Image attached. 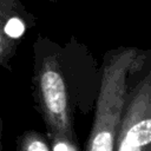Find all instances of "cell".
<instances>
[{"instance_id":"6da1fadb","label":"cell","mask_w":151,"mask_h":151,"mask_svg":"<svg viewBox=\"0 0 151 151\" xmlns=\"http://www.w3.org/2000/svg\"><path fill=\"white\" fill-rule=\"evenodd\" d=\"M88 48L74 37L60 45L39 34L33 42V97L47 129L48 139H64L78 146L74 107L76 80L98 76Z\"/></svg>"},{"instance_id":"7a4b0ae2","label":"cell","mask_w":151,"mask_h":151,"mask_svg":"<svg viewBox=\"0 0 151 151\" xmlns=\"http://www.w3.org/2000/svg\"><path fill=\"white\" fill-rule=\"evenodd\" d=\"M150 63V51L120 46L104 54L94 117L84 151H113L130 78Z\"/></svg>"},{"instance_id":"3957f363","label":"cell","mask_w":151,"mask_h":151,"mask_svg":"<svg viewBox=\"0 0 151 151\" xmlns=\"http://www.w3.org/2000/svg\"><path fill=\"white\" fill-rule=\"evenodd\" d=\"M113 151H151V72L129 88Z\"/></svg>"},{"instance_id":"277c9868","label":"cell","mask_w":151,"mask_h":151,"mask_svg":"<svg viewBox=\"0 0 151 151\" xmlns=\"http://www.w3.org/2000/svg\"><path fill=\"white\" fill-rule=\"evenodd\" d=\"M37 19L21 0H0V66L11 71L21 38Z\"/></svg>"},{"instance_id":"5b68a950","label":"cell","mask_w":151,"mask_h":151,"mask_svg":"<svg viewBox=\"0 0 151 151\" xmlns=\"http://www.w3.org/2000/svg\"><path fill=\"white\" fill-rule=\"evenodd\" d=\"M18 151H51L48 140L34 130H28L21 133L17 142Z\"/></svg>"},{"instance_id":"8992f818","label":"cell","mask_w":151,"mask_h":151,"mask_svg":"<svg viewBox=\"0 0 151 151\" xmlns=\"http://www.w3.org/2000/svg\"><path fill=\"white\" fill-rule=\"evenodd\" d=\"M2 127H4L2 119L0 117V151H2Z\"/></svg>"},{"instance_id":"52a82bcc","label":"cell","mask_w":151,"mask_h":151,"mask_svg":"<svg viewBox=\"0 0 151 151\" xmlns=\"http://www.w3.org/2000/svg\"><path fill=\"white\" fill-rule=\"evenodd\" d=\"M47 1H50V2H52V4H57V2H59V0H47Z\"/></svg>"}]
</instances>
